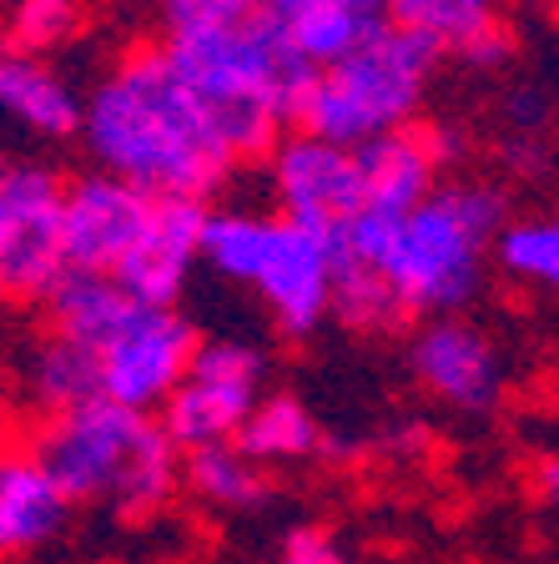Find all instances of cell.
I'll return each mask as SVG.
<instances>
[{
	"instance_id": "1",
	"label": "cell",
	"mask_w": 559,
	"mask_h": 564,
	"mask_svg": "<svg viewBox=\"0 0 559 564\" xmlns=\"http://www.w3.org/2000/svg\"><path fill=\"white\" fill-rule=\"evenodd\" d=\"M76 137L96 172L121 176L147 197L212 202L237 176V162L176 82L162 46H137L101 70L92 96H82Z\"/></svg>"
},
{
	"instance_id": "2",
	"label": "cell",
	"mask_w": 559,
	"mask_h": 564,
	"mask_svg": "<svg viewBox=\"0 0 559 564\" xmlns=\"http://www.w3.org/2000/svg\"><path fill=\"white\" fill-rule=\"evenodd\" d=\"M504 217V187L484 176H454L404 212L358 207L333 232V252L378 272L408 323L469 313L490 282V242Z\"/></svg>"
},
{
	"instance_id": "3",
	"label": "cell",
	"mask_w": 559,
	"mask_h": 564,
	"mask_svg": "<svg viewBox=\"0 0 559 564\" xmlns=\"http://www.w3.org/2000/svg\"><path fill=\"white\" fill-rule=\"evenodd\" d=\"M25 454L51 474L71 509L96 505L117 519H147L182 489V448L162 434L157 413L111 399L41 419Z\"/></svg>"
},
{
	"instance_id": "4",
	"label": "cell",
	"mask_w": 559,
	"mask_h": 564,
	"mask_svg": "<svg viewBox=\"0 0 559 564\" xmlns=\"http://www.w3.org/2000/svg\"><path fill=\"white\" fill-rule=\"evenodd\" d=\"M162 56L237 166L262 162V152L292 127L298 96L313 76V66L282 41L262 11L237 31L162 41Z\"/></svg>"
},
{
	"instance_id": "5",
	"label": "cell",
	"mask_w": 559,
	"mask_h": 564,
	"mask_svg": "<svg viewBox=\"0 0 559 564\" xmlns=\"http://www.w3.org/2000/svg\"><path fill=\"white\" fill-rule=\"evenodd\" d=\"M197 258L222 282L247 288L282 338H313L333 297V237L278 212L207 207Z\"/></svg>"
},
{
	"instance_id": "6",
	"label": "cell",
	"mask_w": 559,
	"mask_h": 564,
	"mask_svg": "<svg viewBox=\"0 0 559 564\" xmlns=\"http://www.w3.org/2000/svg\"><path fill=\"white\" fill-rule=\"evenodd\" d=\"M439 76V56L423 46L419 35L384 25L338 61L313 66L292 127L313 131L338 147H363V141L384 137V131L413 127L423 117V101Z\"/></svg>"
},
{
	"instance_id": "7",
	"label": "cell",
	"mask_w": 559,
	"mask_h": 564,
	"mask_svg": "<svg viewBox=\"0 0 559 564\" xmlns=\"http://www.w3.org/2000/svg\"><path fill=\"white\" fill-rule=\"evenodd\" d=\"M262 393H268V352L247 338H202L182 383L157 409V423L182 454L233 444Z\"/></svg>"
},
{
	"instance_id": "8",
	"label": "cell",
	"mask_w": 559,
	"mask_h": 564,
	"mask_svg": "<svg viewBox=\"0 0 559 564\" xmlns=\"http://www.w3.org/2000/svg\"><path fill=\"white\" fill-rule=\"evenodd\" d=\"M61 182L41 162H6L0 172V297L41 307L66 272L61 247Z\"/></svg>"
},
{
	"instance_id": "9",
	"label": "cell",
	"mask_w": 559,
	"mask_h": 564,
	"mask_svg": "<svg viewBox=\"0 0 559 564\" xmlns=\"http://www.w3.org/2000/svg\"><path fill=\"white\" fill-rule=\"evenodd\" d=\"M404 358L413 383L433 403L469 413V419L494 413L504 403V393H509V352L469 313L423 317L413 328V338H408Z\"/></svg>"
},
{
	"instance_id": "10",
	"label": "cell",
	"mask_w": 559,
	"mask_h": 564,
	"mask_svg": "<svg viewBox=\"0 0 559 564\" xmlns=\"http://www.w3.org/2000/svg\"><path fill=\"white\" fill-rule=\"evenodd\" d=\"M202 333L182 307H141L131 303L127 317L106 333L96 348V383L101 399L127 403V409L157 413L176 383H182Z\"/></svg>"
},
{
	"instance_id": "11",
	"label": "cell",
	"mask_w": 559,
	"mask_h": 564,
	"mask_svg": "<svg viewBox=\"0 0 559 564\" xmlns=\"http://www.w3.org/2000/svg\"><path fill=\"white\" fill-rule=\"evenodd\" d=\"M262 182H268V202L278 217L303 223L327 237L363 207L358 152L298 127H288L262 152Z\"/></svg>"
},
{
	"instance_id": "12",
	"label": "cell",
	"mask_w": 559,
	"mask_h": 564,
	"mask_svg": "<svg viewBox=\"0 0 559 564\" xmlns=\"http://www.w3.org/2000/svg\"><path fill=\"white\" fill-rule=\"evenodd\" d=\"M207 207L212 202H197V197H157L147 227H141L137 242L121 252V262L106 278L141 307H176L192 272L202 268L197 242H202Z\"/></svg>"
},
{
	"instance_id": "13",
	"label": "cell",
	"mask_w": 559,
	"mask_h": 564,
	"mask_svg": "<svg viewBox=\"0 0 559 564\" xmlns=\"http://www.w3.org/2000/svg\"><path fill=\"white\" fill-rule=\"evenodd\" d=\"M147 192L111 172H82L61 192V247H66V268L82 272H111L121 262L137 232L152 217Z\"/></svg>"
},
{
	"instance_id": "14",
	"label": "cell",
	"mask_w": 559,
	"mask_h": 564,
	"mask_svg": "<svg viewBox=\"0 0 559 564\" xmlns=\"http://www.w3.org/2000/svg\"><path fill=\"white\" fill-rule=\"evenodd\" d=\"M363 166V207L404 212L443 182V166L464 152V137L449 127H398L353 147Z\"/></svg>"
},
{
	"instance_id": "15",
	"label": "cell",
	"mask_w": 559,
	"mask_h": 564,
	"mask_svg": "<svg viewBox=\"0 0 559 564\" xmlns=\"http://www.w3.org/2000/svg\"><path fill=\"white\" fill-rule=\"evenodd\" d=\"M388 25L419 35L433 56H459L474 70H494L514 56L504 0H384Z\"/></svg>"
},
{
	"instance_id": "16",
	"label": "cell",
	"mask_w": 559,
	"mask_h": 564,
	"mask_svg": "<svg viewBox=\"0 0 559 564\" xmlns=\"http://www.w3.org/2000/svg\"><path fill=\"white\" fill-rule=\"evenodd\" d=\"M71 524L66 494L31 454H0V560H25Z\"/></svg>"
},
{
	"instance_id": "17",
	"label": "cell",
	"mask_w": 559,
	"mask_h": 564,
	"mask_svg": "<svg viewBox=\"0 0 559 564\" xmlns=\"http://www.w3.org/2000/svg\"><path fill=\"white\" fill-rule=\"evenodd\" d=\"M0 117L31 137L66 141L82 131V91L46 56L6 46L0 51Z\"/></svg>"
},
{
	"instance_id": "18",
	"label": "cell",
	"mask_w": 559,
	"mask_h": 564,
	"mask_svg": "<svg viewBox=\"0 0 559 564\" xmlns=\"http://www.w3.org/2000/svg\"><path fill=\"white\" fill-rule=\"evenodd\" d=\"M262 15L282 31L308 66H327L388 25L384 0H262Z\"/></svg>"
},
{
	"instance_id": "19",
	"label": "cell",
	"mask_w": 559,
	"mask_h": 564,
	"mask_svg": "<svg viewBox=\"0 0 559 564\" xmlns=\"http://www.w3.org/2000/svg\"><path fill=\"white\" fill-rule=\"evenodd\" d=\"M323 438L327 434H323V423H318V413L298 393L272 388V393H262L252 403V413L243 419L233 444L252 464H262V469H288V464H308V458L323 454Z\"/></svg>"
},
{
	"instance_id": "20",
	"label": "cell",
	"mask_w": 559,
	"mask_h": 564,
	"mask_svg": "<svg viewBox=\"0 0 559 564\" xmlns=\"http://www.w3.org/2000/svg\"><path fill=\"white\" fill-rule=\"evenodd\" d=\"M21 393L41 419L101 399V383H96V352L82 348V343L61 338V333L35 338L31 348H25V364H21Z\"/></svg>"
},
{
	"instance_id": "21",
	"label": "cell",
	"mask_w": 559,
	"mask_h": 564,
	"mask_svg": "<svg viewBox=\"0 0 559 564\" xmlns=\"http://www.w3.org/2000/svg\"><path fill=\"white\" fill-rule=\"evenodd\" d=\"M127 307H131V297L121 293L106 272L66 268L56 278V288L46 293L41 313H46V333H61V338L82 343V348L96 352L106 343V333L127 317Z\"/></svg>"
},
{
	"instance_id": "22",
	"label": "cell",
	"mask_w": 559,
	"mask_h": 564,
	"mask_svg": "<svg viewBox=\"0 0 559 564\" xmlns=\"http://www.w3.org/2000/svg\"><path fill=\"white\" fill-rule=\"evenodd\" d=\"M182 489L207 509L243 514V509H257L268 499L272 484H268V469L252 464L237 444H207L182 454Z\"/></svg>"
},
{
	"instance_id": "23",
	"label": "cell",
	"mask_w": 559,
	"mask_h": 564,
	"mask_svg": "<svg viewBox=\"0 0 559 564\" xmlns=\"http://www.w3.org/2000/svg\"><path fill=\"white\" fill-rule=\"evenodd\" d=\"M490 258L499 262L504 278L555 293L559 288V223L555 217H504L494 232Z\"/></svg>"
},
{
	"instance_id": "24",
	"label": "cell",
	"mask_w": 559,
	"mask_h": 564,
	"mask_svg": "<svg viewBox=\"0 0 559 564\" xmlns=\"http://www.w3.org/2000/svg\"><path fill=\"white\" fill-rule=\"evenodd\" d=\"M82 0H11V46L46 56L82 31Z\"/></svg>"
},
{
	"instance_id": "25",
	"label": "cell",
	"mask_w": 559,
	"mask_h": 564,
	"mask_svg": "<svg viewBox=\"0 0 559 564\" xmlns=\"http://www.w3.org/2000/svg\"><path fill=\"white\" fill-rule=\"evenodd\" d=\"M262 11V0H157L162 41H192V35L237 31Z\"/></svg>"
},
{
	"instance_id": "26",
	"label": "cell",
	"mask_w": 559,
	"mask_h": 564,
	"mask_svg": "<svg viewBox=\"0 0 559 564\" xmlns=\"http://www.w3.org/2000/svg\"><path fill=\"white\" fill-rule=\"evenodd\" d=\"M278 564H348V560H343L338 544L327 540L323 529H292Z\"/></svg>"
},
{
	"instance_id": "27",
	"label": "cell",
	"mask_w": 559,
	"mask_h": 564,
	"mask_svg": "<svg viewBox=\"0 0 559 564\" xmlns=\"http://www.w3.org/2000/svg\"><path fill=\"white\" fill-rule=\"evenodd\" d=\"M423 438H429V429H423V423H394V429L384 434V444L394 448V454H419Z\"/></svg>"
},
{
	"instance_id": "28",
	"label": "cell",
	"mask_w": 559,
	"mask_h": 564,
	"mask_svg": "<svg viewBox=\"0 0 559 564\" xmlns=\"http://www.w3.org/2000/svg\"><path fill=\"white\" fill-rule=\"evenodd\" d=\"M0 172H6V162H0Z\"/></svg>"
},
{
	"instance_id": "29",
	"label": "cell",
	"mask_w": 559,
	"mask_h": 564,
	"mask_svg": "<svg viewBox=\"0 0 559 564\" xmlns=\"http://www.w3.org/2000/svg\"><path fill=\"white\" fill-rule=\"evenodd\" d=\"M0 6H6V0H0Z\"/></svg>"
}]
</instances>
